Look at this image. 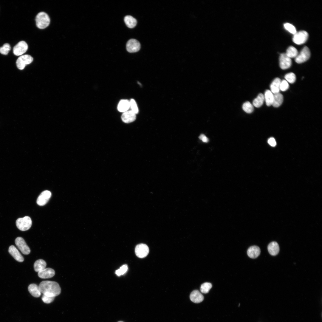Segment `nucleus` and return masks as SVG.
I'll list each match as a JSON object with an SVG mask.
<instances>
[{
  "instance_id": "10",
  "label": "nucleus",
  "mask_w": 322,
  "mask_h": 322,
  "mask_svg": "<svg viewBox=\"0 0 322 322\" xmlns=\"http://www.w3.org/2000/svg\"><path fill=\"white\" fill-rule=\"evenodd\" d=\"M140 48V42L137 40L131 39L129 40L126 45L127 51L131 53L138 52Z\"/></svg>"
},
{
  "instance_id": "39",
  "label": "nucleus",
  "mask_w": 322,
  "mask_h": 322,
  "mask_svg": "<svg viewBox=\"0 0 322 322\" xmlns=\"http://www.w3.org/2000/svg\"><path fill=\"white\" fill-rule=\"evenodd\" d=\"M118 322H123L122 321H118Z\"/></svg>"
},
{
  "instance_id": "23",
  "label": "nucleus",
  "mask_w": 322,
  "mask_h": 322,
  "mask_svg": "<svg viewBox=\"0 0 322 322\" xmlns=\"http://www.w3.org/2000/svg\"><path fill=\"white\" fill-rule=\"evenodd\" d=\"M264 95L266 105L267 106L272 105L274 99V94L270 90H267L265 91Z\"/></svg>"
},
{
  "instance_id": "9",
  "label": "nucleus",
  "mask_w": 322,
  "mask_h": 322,
  "mask_svg": "<svg viewBox=\"0 0 322 322\" xmlns=\"http://www.w3.org/2000/svg\"><path fill=\"white\" fill-rule=\"evenodd\" d=\"M28 45L24 41L19 42L13 47V52L17 56L22 55L27 50Z\"/></svg>"
},
{
  "instance_id": "4",
  "label": "nucleus",
  "mask_w": 322,
  "mask_h": 322,
  "mask_svg": "<svg viewBox=\"0 0 322 322\" xmlns=\"http://www.w3.org/2000/svg\"><path fill=\"white\" fill-rule=\"evenodd\" d=\"M310 56V52L309 48L305 46L295 58V61L298 64H301L307 61Z\"/></svg>"
},
{
  "instance_id": "13",
  "label": "nucleus",
  "mask_w": 322,
  "mask_h": 322,
  "mask_svg": "<svg viewBox=\"0 0 322 322\" xmlns=\"http://www.w3.org/2000/svg\"><path fill=\"white\" fill-rule=\"evenodd\" d=\"M136 114L131 110H128L123 113L121 118L123 122L126 123H130L135 120L136 118Z\"/></svg>"
},
{
  "instance_id": "21",
  "label": "nucleus",
  "mask_w": 322,
  "mask_h": 322,
  "mask_svg": "<svg viewBox=\"0 0 322 322\" xmlns=\"http://www.w3.org/2000/svg\"><path fill=\"white\" fill-rule=\"evenodd\" d=\"M28 289L29 292L34 297L38 298L41 296V293L37 284H31L28 287Z\"/></svg>"
},
{
  "instance_id": "15",
  "label": "nucleus",
  "mask_w": 322,
  "mask_h": 322,
  "mask_svg": "<svg viewBox=\"0 0 322 322\" xmlns=\"http://www.w3.org/2000/svg\"><path fill=\"white\" fill-rule=\"evenodd\" d=\"M55 273V271L53 269L47 268L38 272V275L41 278H48L53 277Z\"/></svg>"
},
{
  "instance_id": "24",
  "label": "nucleus",
  "mask_w": 322,
  "mask_h": 322,
  "mask_svg": "<svg viewBox=\"0 0 322 322\" xmlns=\"http://www.w3.org/2000/svg\"><path fill=\"white\" fill-rule=\"evenodd\" d=\"M283 101V97L282 94L279 93L274 94V99L273 106L275 107H278L282 104Z\"/></svg>"
},
{
  "instance_id": "38",
  "label": "nucleus",
  "mask_w": 322,
  "mask_h": 322,
  "mask_svg": "<svg viewBox=\"0 0 322 322\" xmlns=\"http://www.w3.org/2000/svg\"><path fill=\"white\" fill-rule=\"evenodd\" d=\"M199 138L204 143H207L209 141L208 138L204 134H201L199 137Z\"/></svg>"
},
{
  "instance_id": "17",
  "label": "nucleus",
  "mask_w": 322,
  "mask_h": 322,
  "mask_svg": "<svg viewBox=\"0 0 322 322\" xmlns=\"http://www.w3.org/2000/svg\"><path fill=\"white\" fill-rule=\"evenodd\" d=\"M260 249L257 246H252L249 247L247 250L248 256L252 258H257L260 253Z\"/></svg>"
},
{
  "instance_id": "36",
  "label": "nucleus",
  "mask_w": 322,
  "mask_h": 322,
  "mask_svg": "<svg viewBox=\"0 0 322 322\" xmlns=\"http://www.w3.org/2000/svg\"><path fill=\"white\" fill-rule=\"evenodd\" d=\"M55 297L46 296L43 295L41 298L43 301L46 304H49L52 302L55 299Z\"/></svg>"
},
{
  "instance_id": "35",
  "label": "nucleus",
  "mask_w": 322,
  "mask_h": 322,
  "mask_svg": "<svg viewBox=\"0 0 322 322\" xmlns=\"http://www.w3.org/2000/svg\"><path fill=\"white\" fill-rule=\"evenodd\" d=\"M289 85L288 82L285 80L281 81L280 85V90L282 91H285L289 88Z\"/></svg>"
},
{
  "instance_id": "12",
  "label": "nucleus",
  "mask_w": 322,
  "mask_h": 322,
  "mask_svg": "<svg viewBox=\"0 0 322 322\" xmlns=\"http://www.w3.org/2000/svg\"><path fill=\"white\" fill-rule=\"evenodd\" d=\"M279 65L283 69L289 68L292 64L291 58L289 57L285 53L281 54L279 58Z\"/></svg>"
},
{
  "instance_id": "22",
  "label": "nucleus",
  "mask_w": 322,
  "mask_h": 322,
  "mask_svg": "<svg viewBox=\"0 0 322 322\" xmlns=\"http://www.w3.org/2000/svg\"><path fill=\"white\" fill-rule=\"evenodd\" d=\"M46 265L47 264L45 261L42 259H39L35 262L34 268L35 272H38L45 269Z\"/></svg>"
},
{
  "instance_id": "18",
  "label": "nucleus",
  "mask_w": 322,
  "mask_h": 322,
  "mask_svg": "<svg viewBox=\"0 0 322 322\" xmlns=\"http://www.w3.org/2000/svg\"><path fill=\"white\" fill-rule=\"evenodd\" d=\"M130 108V101L126 99L121 100L118 104L117 107L119 112L123 113L128 111Z\"/></svg>"
},
{
  "instance_id": "32",
  "label": "nucleus",
  "mask_w": 322,
  "mask_h": 322,
  "mask_svg": "<svg viewBox=\"0 0 322 322\" xmlns=\"http://www.w3.org/2000/svg\"><path fill=\"white\" fill-rule=\"evenodd\" d=\"M130 106L131 110L137 114L139 112V109L136 102L133 99H131L130 101Z\"/></svg>"
},
{
  "instance_id": "8",
  "label": "nucleus",
  "mask_w": 322,
  "mask_h": 322,
  "mask_svg": "<svg viewBox=\"0 0 322 322\" xmlns=\"http://www.w3.org/2000/svg\"><path fill=\"white\" fill-rule=\"evenodd\" d=\"M135 253L136 256L140 258L145 257L148 254L149 249L147 245L144 244L137 245L135 248Z\"/></svg>"
},
{
  "instance_id": "31",
  "label": "nucleus",
  "mask_w": 322,
  "mask_h": 322,
  "mask_svg": "<svg viewBox=\"0 0 322 322\" xmlns=\"http://www.w3.org/2000/svg\"><path fill=\"white\" fill-rule=\"evenodd\" d=\"M11 49L10 45L7 43L4 44L0 47V53L3 55H7Z\"/></svg>"
},
{
  "instance_id": "37",
  "label": "nucleus",
  "mask_w": 322,
  "mask_h": 322,
  "mask_svg": "<svg viewBox=\"0 0 322 322\" xmlns=\"http://www.w3.org/2000/svg\"><path fill=\"white\" fill-rule=\"evenodd\" d=\"M268 143L270 145L273 147L275 146L276 144L275 140L273 137L270 138L268 140Z\"/></svg>"
},
{
  "instance_id": "26",
  "label": "nucleus",
  "mask_w": 322,
  "mask_h": 322,
  "mask_svg": "<svg viewBox=\"0 0 322 322\" xmlns=\"http://www.w3.org/2000/svg\"><path fill=\"white\" fill-rule=\"evenodd\" d=\"M264 101V95L261 93H260L257 97L253 100V105L256 107H259L263 105Z\"/></svg>"
},
{
  "instance_id": "3",
  "label": "nucleus",
  "mask_w": 322,
  "mask_h": 322,
  "mask_svg": "<svg viewBox=\"0 0 322 322\" xmlns=\"http://www.w3.org/2000/svg\"><path fill=\"white\" fill-rule=\"evenodd\" d=\"M16 224L17 228L20 230L26 231L31 227L32 221L30 217L25 216L23 218L17 219L16 222Z\"/></svg>"
},
{
  "instance_id": "20",
  "label": "nucleus",
  "mask_w": 322,
  "mask_h": 322,
  "mask_svg": "<svg viewBox=\"0 0 322 322\" xmlns=\"http://www.w3.org/2000/svg\"><path fill=\"white\" fill-rule=\"evenodd\" d=\"M281 80L279 78H275L270 85V91L273 94L279 93Z\"/></svg>"
},
{
  "instance_id": "28",
  "label": "nucleus",
  "mask_w": 322,
  "mask_h": 322,
  "mask_svg": "<svg viewBox=\"0 0 322 322\" xmlns=\"http://www.w3.org/2000/svg\"><path fill=\"white\" fill-rule=\"evenodd\" d=\"M243 110L247 113H251L254 110L253 105L249 102L247 101L244 103L242 106Z\"/></svg>"
},
{
  "instance_id": "11",
  "label": "nucleus",
  "mask_w": 322,
  "mask_h": 322,
  "mask_svg": "<svg viewBox=\"0 0 322 322\" xmlns=\"http://www.w3.org/2000/svg\"><path fill=\"white\" fill-rule=\"evenodd\" d=\"M51 196L50 191L45 190L42 192L38 197L36 202L38 205L43 206L48 202Z\"/></svg>"
},
{
  "instance_id": "34",
  "label": "nucleus",
  "mask_w": 322,
  "mask_h": 322,
  "mask_svg": "<svg viewBox=\"0 0 322 322\" xmlns=\"http://www.w3.org/2000/svg\"><path fill=\"white\" fill-rule=\"evenodd\" d=\"M128 270V266L127 265L125 264L122 266L120 268L116 270L115 273L118 276H120L124 274Z\"/></svg>"
},
{
  "instance_id": "2",
  "label": "nucleus",
  "mask_w": 322,
  "mask_h": 322,
  "mask_svg": "<svg viewBox=\"0 0 322 322\" xmlns=\"http://www.w3.org/2000/svg\"><path fill=\"white\" fill-rule=\"evenodd\" d=\"M35 21L37 27L39 29H43L49 26L50 19L47 14L44 12H41L36 15Z\"/></svg>"
},
{
  "instance_id": "5",
  "label": "nucleus",
  "mask_w": 322,
  "mask_h": 322,
  "mask_svg": "<svg viewBox=\"0 0 322 322\" xmlns=\"http://www.w3.org/2000/svg\"><path fill=\"white\" fill-rule=\"evenodd\" d=\"M33 61V58L30 55H21L17 60V66L19 69L22 70L26 65L30 64Z\"/></svg>"
},
{
  "instance_id": "25",
  "label": "nucleus",
  "mask_w": 322,
  "mask_h": 322,
  "mask_svg": "<svg viewBox=\"0 0 322 322\" xmlns=\"http://www.w3.org/2000/svg\"><path fill=\"white\" fill-rule=\"evenodd\" d=\"M124 21L126 25L128 27L132 28L136 25L137 21L136 19L130 16H127L124 18Z\"/></svg>"
},
{
  "instance_id": "29",
  "label": "nucleus",
  "mask_w": 322,
  "mask_h": 322,
  "mask_svg": "<svg viewBox=\"0 0 322 322\" xmlns=\"http://www.w3.org/2000/svg\"><path fill=\"white\" fill-rule=\"evenodd\" d=\"M212 287L211 283L209 282H205L202 284L200 287V291L203 293H207L208 292Z\"/></svg>"
},
{
  "instance_id": "19",
  "label": "nucleus",
  "mask_w": 322,
  "mask_h": 322,
  "mask_svg": "<svg viewBox=\"0 0 322 322\" xmlns=\"http://www.w3.org/2000/svg\"><path fill=\"white\" fill-rule=\"evenodd\" d=\"M267 249L269 253L271 255H276L279 251V247L278 243L276 242H272L268 245Z\"/></svg>"
},
{
  "instance_id": "7",
  "label": "nucleus",
  "mask_w": 322,
  "mask_h": 322,
  "mask_svg": "<svg viewBox=\"0 0 322 322\" xmlns=\"http://www.w3.org/2000/svg\"><path fill=\"white\" fill-rule=\"evenodd\" d=\"M15 243L23 254L24 255L30 254V250L22 237H18L16 238L15 240Z\"/></svg>"
},
{
  "instance_id": "16",
  "label": "nucleus",
  "mask_w": 322,
  "mask_h": 322,
  "mask_svg": "<svg viewBox=\"0 0 322 322\" xmlns=\"http://www.w3.org/2000/svg\"><path fill=\"white\" fill-rule=\"evenodd\" d=\"M190 299L193 302L199 303L202 302L204 300L203 295L198 290L193 291L191 293Z\"/></svg>"
},
{
  "instance_id": "30",
  "label": "nucleus",
  "mask_w": 322,
  "mask_h": 322,
  "mask_svg": "<svg viewBox=\"0 0 322 322\" xmlns=\"http://www.w3.org/2000/svg\"><path fill=\"white\" fill-rule=\"evenodd\" d=\"M284 78L288 82L291 83H294L296 79V76L293 72L287 74L285 75Z\"/></svg>"
},
{
  "instance_id": "14",
  "label": "nucleus",
  "mask_w": 322,
  "mask_h": 322,
  "mask_svg": "<svg viewBox=\"0 0 322 322\" xmlns=\"http://www.w3.org/2000/svg\"><path fill=\"white\" fill-rule=\"evenodd\" d=\"M8 251L9 253L17 261L19 262H22L24 261L23 256L14 246L12 245L10 246Z\"/></svg>"
},
{
  "instance_id": "27",
  "label": "nucleus",
  "mask_w": 322,
  "mask_h": 322,
  "mask_svg": "<svg viewBox=\"0 0 322 322\" xmlns=\"http://www.w3.org/2000/svg\"><path fill=\"white\" fill-rule=\"evenodd\" d=\"M298 53V51L296 49L292 46H290L288 48L285 53L286 55L290 58H296Z\"/></svg>"
},
{
  "instance_id": "33",
  "label": "nucleus",
  "mask_w": 322,
  "mask_h": 322,
  "mask_svg": "<svg viewBox=\"0 0 322 322\" xmlns=\"http://www.w3.org/2000/svg\"><path fill=\"white\" fill-rule=\"evenodd\" d=\"M284 27L286 30L293 35L297 32L295 27L289 23H287L284 24Z\"/></svg>"
},
{
  "instance_id": "6",
  "label": "nucleus",
  "mask_w": 322,
  "mask_h": 322,
  "mask_svg": "<svg viewBox=\"0 0 322 322\" xmlns=\"http://www.w3.org/2000/svg\"><path fill=\"white\" fill-rule=\"evenodd\" d=\"M308 36V34L306 31L301 30L297 32L294 34L292 41L294 43L297 44H302L307 41Z\"/></svg>"
},
{
  "instance_id": "1",
  "label": "nucleus",
  "mask_w": 322,
  "mask_h": 322,
  "mask_svg": "<svg viewBox=\"0 0 322 322\" xmlns=\"http://www.w3.org/2000/svg\"><path fill=\"white\" fill-rule=\"evenodd\" d=\"M41 293L46 296L55 297L61 293V290L56 282L45 281H41L38 286Z\"/></svg>"
}]
</instances>
